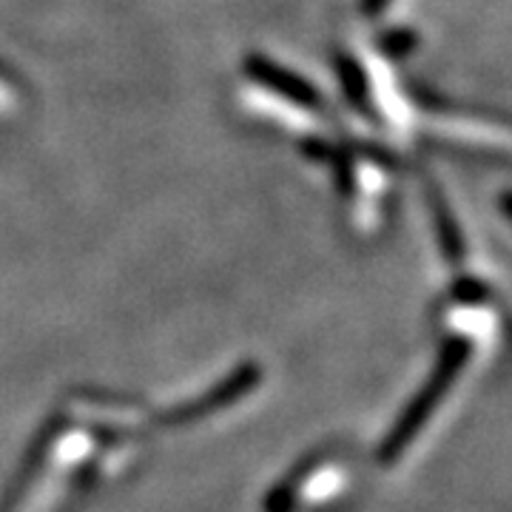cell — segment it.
<instances>
[{"instance_id": "obj_1", "label": "cell", "mask_w": 512, "mask_h": 512, "mask_svg": "<svg viewBox=\"0 0 512 512\" xmlns=\"http://www.w3.org/2000/svg\"><path fill=\"white\" fill-rule=\"evenodd\" d=\"M467 356H470V345H467L464 339H450V342L441 348L439 365L433 370V376L427 379L424 390H419V396L410 402V407L402 413V419L396 421V427H393L390 436L384 439L382 453H379V458H382L384 464H390V461H396V458L402 456L404 447L410 444V439L419 433L421 427H424V421L430 419V413L436 410V404L441 402V396L450 390V384L456 379V373L461 370V365L467 362Z\"/></svg>"}, {"instance_id": "obj_2", "label": "cell", "mask_w": 512, "mask_h": 512, "mask_svg": "<svg viewBox=\"0 0 512 512\" xmlns=\"http://www.w3.org/2000/svg\"><path fill=\"white\" fill-rule=\"evenodd\" d=\"M259 376H262V370L256 365H242L239 370H234L220 387H214V390H208L202 399L191 404H180V407H174V410H168L163 413V424H171V427H180V424H191V421L205 419V416H211V413H217L222 407H228V404H234L239 396H245L251 387H256L259 382Z\"/></svg>"}, {"instance_id": "obj_3", "label": "cell", "mask_w": 512, "mask_h": 512, "mask_svg": "<svg viewBox=\"0 0 512 512\" xmlns=\"http://www.w3.org/2000/svg\"><path fill=\"white\" fill-rule=\"evenodd\" d=\"M245 72L254 77L259 86H265L268 92H274L276 97H285L288 103L299 106L305 111H325L322 106V97L313 89L308 80H302L299 74L282 69L279 63L268 60V57L254 55L245 63Z\"/></svg>"}, {"instance_id": "obj_4", "label": "cell", "mask_w": 512, "mask_h": 512, "mask_svg": "<svg viewBox=\"0 0 512 512\" xmlns=\"http://www.w3.org/2000/svg\"><path fill=\"white\" fill-rule=\"evenodd\" d=\"M430 205H433V217H436V228H439V242L441 251L447 254V259L458 265L461 256H464V242H461V231H458L456 220H453V211L447 200L441 197V191L436 185H430Z\"/></svg>"}, {"instance_id": "obj_5", "label": "cell", "mask_w": 512, "mask_h": 512, "mask_svg": "<svg viewBox=\"0 0 512 512\" xmlns=\"http://www.w3.org/2000/svg\"><path fill=\"white\" fill-rule=\"evenodd\" d=\"M339 74H342V86H345V92L353 100V106L356 109L367 111V77L365 72L350 60V57H342L339 60Z\"/></svg>"}, {"instance_id": "obj_6", "label": "cell", "mask_w": 512, "mask_h": 512, "mask_svg": "<svg viewBox=\"0 0 512 512\" xmlns=\"http://www.w3.org/2000/svg\"><path fill=\"white\" fill-rule=\"evenodd\" d=\"M382 46L390 57H402L416 46V35L413 32H390V35L384 37Z\"/></svg>"}, {"instance_id": "obj_7", "label": "cell", "mask_w": 512, "mask_h": 512, "mask_svg": "<svg viewBox=\"0 0 512 512\" xmlns=\"http://www.w3.org/2000/svg\"><path fill=\"white\" fill-rule=\"evenodd\" d=\"M456 299L458 302H467V305H473V302L487 299V288H484L478 279H461V282L456 285Z\"/></svg>"}, {"instance_id": "obj_8", "label": "cell", "mask_w": 512, "mask_h": 512, "mask_svg": "<svg viewBox=\"0 0 512 512\" xmlns=\"http://www.w3.org/2000/svg\"><path fill=\"white\" fill-rule=\"evenodd\" d=\"M387 3L390 0H362V12H365L367 18H376V15H382Z\"/></svg>"}]
</instances>
